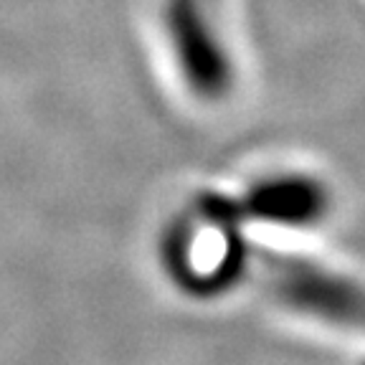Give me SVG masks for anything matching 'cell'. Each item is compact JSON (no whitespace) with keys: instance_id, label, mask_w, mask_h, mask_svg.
<instances>
[{"instance_id":"cell-1","label":"cell","mask_w":365,"mask_h":365,"mask_svg":"<svg viewBox=\"0 0 365 365\" xmlns=\"http://www.w3.org/2000/svg\"><path fill=\"white\" fill-rule=\"evenodd\" d=\"M165 34L182 81L198 99L218 102L234 89L236 71L216 26V0H165Z\"/></svg>"},{"instance_id":"cell-2","label":"cell","mask_w":365,"mask_h":365,"mask_svg":"<svg viewBox=\"0 0 365 365\" xmlns=\"http://www.w3.org/2000/svg\"><path fill=\"white\" fill-rule=\"evenodd\" d=\"M264 277L272 294L289 309L365 335L363 282L287 254H264Z\"/></svg>"},{"instance_id":"cell-3","label":"cell","mask_w":365,"mask_h":365,"mask_svg":"<svg viewBox=\"0 0 365 365\" xmlns=\"http://www.w3.org/2000/svg\"><path fill=\"white\" fill-rule=\"evenodd\" d=\"M330 211V190L309 175H277L262 180L241 198L208 195L200 200L203 213L213 226L228 228L241 221H264L274 226H314Z\"/></svg>"}]
</instances>
